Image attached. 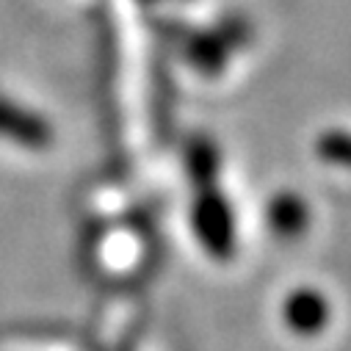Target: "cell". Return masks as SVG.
I'll return each mask as SVG.
<instances>
[{
	"label": "cell",
	"mask_w": 351,
	"mask_h": 351,
	"mask_svg": "<svg viewBox=\"0 0 351 351\" xmlns=\"http://www.w3.org/2000/svg\"><path fill=\"white\" fill-rule=\"evenodd\" d=\"M191 230L213 260H230L235 252V213L219 186L194 189Z\"/></svg>",
	"instance_id": "obj_1"
},
{
	"label": "cell",
	"mask_w": 351,
	"mask_h": 351,
	"mask_svg": "<svg viewBox=\"0 0 351 351\" xmlns=\"http://www.w3.org/2000/svg\"><path fill=\"white\" fill-rule=\"evenodd\" d=\"M0 138L17 144L23 149H50L56 141V130L47 122L45 114L31 111L28 106H20L0 95Z\"/></svg>",
	"instance_id": "obj_2"
},
{
	"label": "cell",
	"mask_w": 351,
	"mask_h": 351,
	"mask_svg": "<svg viewBox=\"0 0 351 351\" xmlns=\"http://www.w3.org/2000/svg\"><path fill=\"white\" fill-rule=\"evenodd\" d=\"M183 58L205 77H216L221 75L230 47L224 45V39L219 36V31H199V28H180L174 31Z\"/></svg>",
	"instance_id": "obj_3"
},
{
	"label": "cell",
	"mask_w": 351,
	"mask_h": 351,
	"mask_svg": "<svg viewBox=\"0 0 351 351\" xmlns=\"http://www.w3.org/2000/svg\"><path fill=\"white\" fill-rule=\"evenodd\" d=\"M282 315H285V324L293 332H299V335H315L329 321V304H326V299L318 291L302 288V291H293L285 299Z\"/></svg>",
	"instance_id": "obj_4"
},
{
	"label": "cell",
	"mask_w": 351,
	"mask_h": 351,
	"mask_svg": "<svg viewBox=\"0 0 351 351\" xmlns=\"http://www.w3.org/2000/svg\"><path fill=\"white\" fill-rule=\"evenodd\" d=\"M183 166L194 189H205V186H216L219 180V169H221V155L219 147L210 136H191L183 147Z\"/></svg>",
	"instance_id": "obj_5"
},
{
	"label": "cell",
	"mask_w": 351,
	"mask_h": 351,
	"mask_svg": "<svg viewBox=\"0 0 351 351\" xmlns=\"http://www.w3.org/2000/svg\"><path fill=\"white\" fill-rule=\"evenodd\" d=\"M266 219H269V227H271L274 235H280V238H296V235L304 232L310 213H307V205L296 194H277L269 202Z\"/></svg>",
	"instance_id": "obj_6"
}]
</instances>
